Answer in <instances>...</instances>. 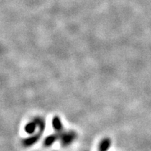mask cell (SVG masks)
Listing matches in <instances>:
<instances>
[{
  "instance_id": "6da1fadb",
  "label": "cell",
  "mask_w": 151,
  "mask_h": 151,
  "mask_svg": "<svg viewBox=\"0 0 151 151\" xmlns=\"http://www.w3.org/2000/svg\"><path fill=\"white\" fill-rule=\"evenodd\" d=\"M60 139L61 141L62 146H68L71 144L76 139V133L73 131L67 132H60L59 133Z\"/></svg>"
},
{
  "instance_id": "7a4b0ae2",
  "label": "cell",
  "mask_w": 151,
  "mask_h": 151,
  "mask_svg": "<svg viewBox=\"0 0 151 151\" xmlns=\"http://www.w3.org/2000/svg\"><path fill=\"white\" fill-rule=\"evenodd\" d=\"M45 124H46V122L44 121L43 118H37L26 124L25 127H24V130H25L27 133L32 134L35 133L36 132L37 127H39L40 126Z\"/></svg>"
},
{
  "instance_id": "3957f363",
  "label": "cell",
  "mask_w": 151,
  "mask_h": 151,
  "mask_svg": "<svg viewBox=\"0 0 151 151\" xmlns=\"http://www.w3.org/2000/svg\"><path fill=\"white\" fill-rule=\"evenodd\" d=\"M43 131L41 130V131L38 132L37 134L33 136H31V137L27 138V139H24L22 141V144H23L24 146L25 147H29L32 146L33 144H35L38 141L39 139H40L41 135H42Z\"/></svg>"
},
{
  "instance_id": "277c9868",
  "label": "cell",
  "mask_w": 151,
  "mask_h": 151,
  "mask_svg": "<svg viewBox=\"0 0 151 151\" xmlns=\"http://www.w3.org/2000/svg\"><path fill=\"white\" fill-rule=\"evenodd\" d=\"M58 139H60L59 134H53L48 136L45 139L44 142H43V145L46 147L52 146Z\"/></svg>"
},
{
  "instance_id": "5b68a950",
  "label": "cell",
  "mask_w": 151,
  "mask_h": 151,
  "mask_svg": "<svg viewBox=\"0 0 151 151\" xmlns=\"http://www.w3.org/2000/svg\"><path fill=\"white\" fill-rule=\"evenodd\" d=\"M52 127H53L54 129L58 133H60V132H62V130H63V126H62V122L59 117L55 116L52 119Z\"/></svg>"
},
{
  "instance_id": "8992f818",
  "label": "cell",
  "mask_w": 151,
  "mask_h": 151,
  "mask_svg": "<svg viewBox=\"0 0 151 151\" xmlns=\"http://www.w3.org/2000/svg\"><path fill=\"white\" fill-rule=\"evenodd\" d=\"M111 146V140L109 139H104L101 141L99 147V151H108Z\"/></svg>"
}]
</instances>
